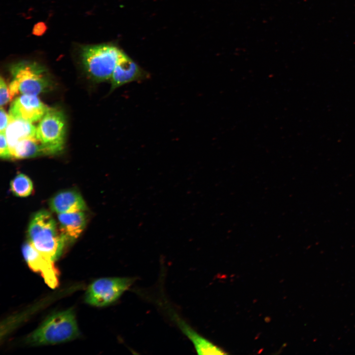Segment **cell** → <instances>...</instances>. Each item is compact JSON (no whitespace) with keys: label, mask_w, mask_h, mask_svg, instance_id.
<instances>
[{"label":"cell","mask_w":355,"mask_h":355,"mask_svg":"<svg viewBox=\"0 0 355 355\" xmlns=\"http://www.w3.org/2000/svg\"><path fill=\"white\" fill-rule=\"evenodd\" d=\"M149 74L126 54L116 65L110 78V92L127 83L148 78Z\"/></svg>","instance_id":"obj_9"},{"label":"cell","mask_w":355,"mask_h":355,"mask_svg":"<svg viewBox=\"0 0 355 355\" xmlns=\"http://www.w3.org/2000/svg\"><path fill=\"white\" fill-rule=\"evenodd\" d=\"M36 128L31 122L9 117V122L4 132L10 151L20 141L36 137Z\"/></svg>","instance_id":"obj_12"},{"label":"cell","mask_w":355,"mask_h":355,"mask_svg":"<svg viewBox=\"0 0 355 355\" xmlns=\"http://www.w3.org/2000/svg\"><path fill=\"white\" fill-rule=\"evenodd\" d=\"M11 100L9 88L2 77L0 79V106L5 105Z\"/></svg>","instance_id":"obj_16"},{"label":"cell","mask_w":355,"mask_h":355,"mask_svg":"<svg viewBox=\"0 0 355 355\" xmlns=\"http://www.w3.org/2000/svg\"><path fill=\"white\" fill-rule=\"evenodd\" d=\"M45 29V27L44 26V25L43 24H37L36 25L35 28H34V32H35V34L38 35H40L44 32Z\"/></svg>","instance_id":"obj_18"},{"label":"cell","mask_w":355,"mask_h":355,"mask_svg":"<svg viewBox=\"0 0 355 355\" xmlns=\"http://www.w3.org/2000/svg\"><path fill=\"white\" fill-rule=\"evenodd\" d=\"M12 158H28L46 154L36 137L26 138L19 142L11 150Z\"/></svg>","instance_id":"obj_13"},{"label":"cell","mask_w":355,"mask_h":355,"mask_svg":"<svg viewBox=\"0 0 355 355\" xmlns=\"http://www.w3.org/2000/svg\"><path fill=\"white\" fill-rule=\"evenodd\" d=\"M52 215L40 211L32 217L28 229V241L42 255L55 261L68 245Z\"/></svg>","instance_id":"obj_1"},{"label":"cell","mask_w":355,"mask_h":355,"mask_svg":"<svg viewBox=\"0 0 355 355\" xmlns=\"http://www.w3.org/2000/svg\"><path fill=\"white\" fill-rule=\"evenodd\" d=\"M49 108L36 95L23 94L12 102L9 115L10 118L32 123L40 120Z\"/></svg>","instance_id":"obj_8"},{"label":"cell","mask_w":355,"mask_h":355,"mask_svg":"<svg viewBox=\"0 0 355 355\" xmlns=\"http://www.w3.org/2000/svg\"><path fill=\"white\" fill-rule=\"evenodd\" d=\"M12 80L9 86L11 100L16 95L37 96L46 92L52 83L47 71L35 62L21 61L10 67Z\"/></svg>","instance_id":"obj_3"},{"label":"cell","mask_w":355,"mask_h":355,"mask_svg":"<svg viewBox=\"0 0 355 355\" xmlns=\"http://www.w3.org/2000/svg\"><path fill=\"white\" fill-rule=\"evenodd\" d=\"M59 230L68 245L74 242L84 230L86 218L83 211L59 213Z\"/></svg>","instance_id":"obj_11"},{"label":"cell","mask_w":355,"mask_h":355,"mask_svg":"<svg viewBox=\"0 0 355 355\" xmlns=\"http://www.w3.org/2000/svg\"><path fill=\"white\" fill-rule=\"evenodd\" d=\"M0 132L4 133L9 122V115L1 106L0 109Z\"/></svg>","instance_id":"obj_17"},{"label":"cell","mask_w":355,"mask_h":355,"mask_svg":"<svg viewBox=\"0 0 355 355\" xmlns=\"http://www.w3.org/2000/svg\"><path fill=\"white\" fill-rule=\"evenodd\" d=\"M51 210L57 213H70L83 211L86 204L78 192L68 190L55 194L50 200Z\"/></svg>","instance_id":"obj_10"},{"label":"cell","mask_w":355,"mask_h":355,"mask_svg":"<svg viewBox=\"0 0 355 355\" xmlns=\"http://www.w3.org/2000/svg\"><path fill=\"white\" fill-rule=\"evenodd\" d=\"M0 157L4 159L12 158L4 133H0Z\"/></svg>","instance_id":"obj_15"},{"label":"cell","mask_w":355,"mask_h":355,"mask_svg":"<svg viewBox=\"0 0 355 355\" xmlns=\"http://www.w3.org/2000/svg\"><path fill=\"white\" fill-rule=\"evenodd\" d=\"M79 335L74 313L69 309L48 317L26 340L32 346L53 345L71 341Z\"/></svg>","instance_id":"obj_2"},{"label":"cell","mask_w":355,"mask_h":355,"mask_svg":"<svg viewBox=\"0 0 355 355\" xmlns=\"http://www.w3.org/2000/svg\"><path fill=\"white\" fill-rule=\"evenodd\" d=\"M134 277H113L98 279L88 287L85 302L92 306L104 307L116 302L136 281Z\"/></svg>","instance_id":"obj_5"},{"label":"cell","mask_w":355,"mask_h":355,"mask_svg":"<svg viewBox=\"0 0 355 355\" xmlns=\"http://www.w3.org/2000/svg\"><path fill=\"white\" fill-rule=\"evenodd\" d=\"M66 133V120L63 111L49 108L41 119L36 130V137L46 154L58 153L63 150Z\"/></svg>","instance_id":"obj_6"},{"label":"cell","mask_w":355,"mask_h":355,"mask_svg":"<svg viewBox=\"0 0 355 355\" xmlns=\"http://www.w3.org/2000/svg\"><path fill=\"white\" fill-rule=\"evenodd\" d=\"M10 189L16 196L25 197L30 195L33 190L31 179L23 174H18L10 181Z\"/></svg>","instance_id":"obj_14"},{"label":"cell","mask_w":355,"mask_h":355,"mask_svg":"<svg viewBox=\"0 0 355 355\" xmlns=\"http://www.w3.org/2000/svg\"><path fill=\"white\" fill-rule=\"evenodd\" d=\"M124 52L110 44L86 45L81 47L80 55L88 74L97 82L109 80Z\"/></svg>","instance_id":"obj_4"},{"label":"cell","mask_w":355,"mask_h":355,"mask_svg":"<svg viewBox=\"0 0 355 355\" xmlns=\"http://www.w3.org/2000/svg\"><path fill=\"white\" fill-rule=\"evenodd\" d=\"M22 251L28 266L39 273L50 287L56 288L59 284V275L54 261L40 253L29 241L24 244Z\"/></svg>","instance_id":"obj_7"}]
</instances>
